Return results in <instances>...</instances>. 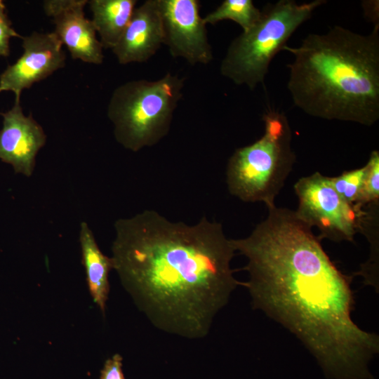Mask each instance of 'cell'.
I'll return each mask as SVG.
<instances>
[{
  "mask_svg": "<svg viewBox=\"0 0 379 379\" xmlns=\"http://www.w3.org/2000/svg\"><path fill=\"white\" fill-rule=\"evenodd\" d=\"M248 260L244 283L253 309L293 333L317 359L326 376L370 379V361L379 336L352 318V277L343 274L312 227L294 211L276 206L246 237L231 239Z\"/></svg>",
  "mask_w": 379,
  "mask_h": 379,
  "instance_id": "6da1fadb",
  "label": "cell"
},
{
  "mask_svg": "<svg viewBox=\"0 0 379 379\" xmlns=\"http://www.w3.org/2000/svg\"><path fill=\"white\" fill-rule=\"evenodd\" d=\"M112 260L121 284L157 328L187 339L210 331L239 285L235 250L220 223L189 225L153 210L114 222Z\"/></svg>",
  "mask_w": 379,
  "mask_h": 379,
  "instance_id": "7a4b0ae2",
  "label": "cell"
},
{
  "mask_svg": "<svg viewBox=\"0 0 379 379\" xmlns=\"http://www.w3.org/2000/svg\"><path fill=\"white\" fill-rule=\"evenodd\" d=\"M287 65V88L307 114L371 126L379 119V27L361 34L335 25L309 34Z\"/></svg>",
  "mask_w": 379,
  "mask_h": 379,
  "instance_id": "3957f363",
  "label": "cell"
},
{
  "mask_svg": "<svg viewBox=\"0 0 379 379\" xmlns=\"http://www.w3.org/2000/svg\"><path fill=\"white\" fill-rule=\"evenodd\" d=\"M262 119L263 135L252 144L237 149L229 159L226 182L232 195L245 202H262L268 208L275 206L296 156L286 114L268 109Z\"/></svg>",
  "mask_w": 379,
  "mask_h": 379,
  "instance_id": "277c9868",
  "label": "cell"
},
{
  "mask_svg": "<svg viewBox=\"0 0 379 379\" xmlns=\"http://www.w3.org/2000/svg\"><path fill=\"white\" fill-rule=\"evenodd\" d=\"M184 84V78L168 72L157 80H132L117 86L107 106L117 142L134 152L157 144L168 133Z\"/></svg>",
  "mask_w": 379,
  "mask_h": 379,
  "instance_id": "5b68a950",
  "label": "cell"
},
{
  "mask_svg": "<svg viewBox=\"0 0 379 379\" xmlns=\"http://www.w3.org/2000/svg\"><path fill=\"white\" fill-rule=\"evenodd\" d=\"M326 2L314 0L298 4L294 0H279L267 4L261 10L258 21L229 45L220 63L221 75L253 91L264 83L272 60L284 51L291 35Z\"/></svg>",
  "mask_w": 379,
  "mask_h": 379,
  "instance_id": "8992f818",
  "label": "cell"
},
{
  "mask_svg": "<svg viewBox=\"0 0 379 379\" xmlns=\"http://www.w3.org/2000/svg\"><path fill=\"white\" fill-rule=\"evenodd\" d=\"M294 190L298 199L296 216L310 227H317L320 240L354 241L366 211L346 202L334 190L330 177L319 172L302 177Z\"/></svg>",
  "mask_w": 379,
  "mask_h": 379,
  "instance_id": "52a82bcc",
  "label": "cell"
},
{
  "mask_svg": "<svg viewBox=\"0 0 379 379\" xmlns=\"http://www.w3.org/2000/svg\"><path fill=\"white\" fill-rule=\"evenodd\" d=\"M164 40L173 58L192 65H207L213 59L206 25L199 14L198 0H159Z\"/></svg>",
  "mask_w": 379,
  "mask_h": 379,
  "instance_id": "ba28073f",
  "label": "cell"
},
{
  "mask_svg": "<svg viewBox=\"0 0 379 379\" xmlns=\"http://www.w3.org/2000/svg\"><path fill=\"white\" fill-rule=\"evenodd\" d=\"M23 53L0 75V93L11 91L20 100L23 90L45 79L65 65L62 44L54 32H33L22 36Z\"/></svg>",
  "mask_w": 379,
  "mask_h": 379,
  "instance_id": "9c48e42d",
  "label": "cell"
},
{
  "mask_svg": "<svg viewBox=\"0 0 379 379\" xmlns=\"http://www.w3.org/2000/svg\"><path fill=\"white\" fill-rule=\"evenodd\" d=\"M87 0H46L43 8L55 25L53 31L74 60L100 65L103 47L91 21L85 17Z\"/></svg>",
  "mask_w": 379,
  "mask_h": 379,
  "instance_id": "30bf717a",
  "label": "cell"
},
{
  "mask_svg": "<svg viewBox=\"0 0 379 379\" xmlns=\"http://www.w3.org/2000/svg\"><path fill=\"white\" fill-rule=\"evenodd\" d=\"M1 115L0 159L11 164L15 173L29 177L36 157L46 144V135L31 114L23 113L20 100H15L12 108Z\"/></svg>",
  "mask_w": 379,
  "mask_h": 379,
  "instance_id": "8fae6325",
  "label": "cell"
},
{
  "mask_svg": "<svg viewBox=\"0 0 379 379\" xmlns=\"http://www.w3.org/2000/svg\"><path fill=\"white\" fill-rule=\"evenodd\" d=\"M164 33L159 0L136 6L117 45L112 49L121 65L145 62L164 44Z\"/></svg>",
  "mask_w": 379,
  "mask_h": 379,
  "instance_id": "7c38bea8",
  "label": "cell"
},
{
  "mask_svg": "<svg viewBox=\"0 0 379 379\" xmlns=\"http://www.w3.org/2000/svg\"><path fill=\"white\" fill-rule=\"evenodd\" d=\"M79 241L89 292L93 301L105 313L109 292L108 276L113 270L112 258L100 251L93 232L85 222L80 225Z\"/></svg>",
  "mask_w": 379,
  "mask_h": 379,
  "instance_id": "4fadbf2b",
  "label": "cell"
},
{
  "mask_svg": "<svg viewBox=\"0 0 379 379\" xmlns=\"http://www.w3.org/2000/svg\"><path fill=\"white\" fill-rule=\"evenodd\" d=\"M91 21L103 48L118 43L136 7V0H91Z\"/></svg>",
  "mask_w": 379,
  "mask_h": 379,
  "instance_id": "5bb4252c",
  "label": "cell"
},
{
  "mask_svg": "<svg viewBox=\"0 0 379 379\" xmlns=\"http://www.w3.org/2000/svg\"><path fill=\"white\" fill-rule=\"evenodd\" d=\"M260 16L261 10L255 6L252 0H224L203 20L206 25L232 20L242 28L243 32H246L258 21Z\"/></svg>",
  "mask_w": 379,
  "mask_h": 379,
  "instance_id": "9a60e30c",
  "label": "cell"
},
{
  "mask_svg": "<svg viewBox=\"0 0 379 379\" xmlns=\"http://www.w3.org/2000/svg\"><path fill=\"white\" fill-rule=\"evenodd\" d=\"M366 166V172L360 196L356 206L363 209L364 206L378 204L379 202V152H371Z\"/></svg>",
  "mask_w": 379,
  "mask_h": 379,
  "instance_id": "2e32d148",
  "label": "cell"
},
{
  "mask_svg": "<svg viewBox=\"0 0 379 379\" xmlns=\"http://www.w3.org/2000/svg\"><path fill=\"white\" fill-rule=\"evenodd\" d=\"M365 172V165L359 168L344 171L340 175L330 177L331 185L346 202L356 206L362 188Z\"/></svg>",
  "mask_w": 379,
  "mask_h": 379,
  "instance_id": "e0dca14e",
  "label": "cell"
},
{
  "mask_svg": "<svg viewBox=\"0 0 379 379\" xmlns=\"http://www.w3.org/2000/svg\"><path fill=\"white\" fill-rule=\"evenodd\" d=\"M12 37L22 38L13 28L6 12V6L0 0V56L6 57L10 53V40Z\"/></svg>",
  "mask_w": 379,
  "mask_h": 379,
  "instance_id": "ac0fdd59",
  "label": "cell"
},
{
  "mask_svg": "<svg viewBox=\"0 0 379 379\" xmlns=\"http://www.w3.org/2000/svg\"><path fill=\"white\" fill-rule=\"evenodd\" d=\"M122 357L115 354L107 359L100 372V379H125L122 370Z\"/></svg>",
  "mask_w": 379,
  "mask_h": 379,
  "instance_id": "d6986e66",
  "label": "cell"
},
{
  "mask_svg": "<svg viewBox=\"0 0 379 379\" xmlns=\"http://www.w3.org/2000/svg\"><path fill=\"white\" fill-rule=\"evenodd\" d=\"M362 6L366 18L373 22V27H379L378 1H364Z\"/></svg>",
  "mask_w": 379,
  "mask_h": 379,
  "instance_id": "ffe728a7",
  "label": "cell"
}]
</instances>
